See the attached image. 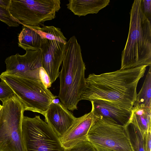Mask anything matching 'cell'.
<instances>
[{
  "label": "cell",
  "instance_id": "6da1fadb",
  "mask_svg": "<svg viewBox=\"0 0 151 151\" xmlns=\"http://www.w3.org/2000/svg\"><path fill=\"white\" fill-rule=\"evenodd\" d=\"M147 66L117 70L99 75L90 74L79 100L100 99L131 111L136 98L137 88Z\"/></svg>",
  "mask_w": 151,
  "mask_h": 151
},
{
  "label": "cell",
  "instance_id": "ffe728a7",
  "mask_svg": "<svg viewBox=\"0 0 151 151\" xmlns=\"http://www.w3.org/2000/svg\"><path fill=\"white\" fill-rule=\"evenodd\" d=\"M0 20L10 27H17L19 24L12 16L9 9L0 6Z\"/></svg>",
  "mask_w": 151,
  "mask_h": 151
},
{
  "label": "cell",
  "instance_id": "cb8c5ba5",
  "mask_svg": "<svg viewBox=\"0 0 151 151\" xmlns=\"http://www.w3.org/2000/svg\"><path fill=\"white\" fill-rule=\"evenodd\" d=\"M40 81L47 88L51 87L52 83L46 72L42 67L40 69Z\"/></svg>",
  "mask_w": 151,
  "mask_h": 151
},
{
  "label": "cell",
  "instance_id": "44dd1931",
  "mask_svg": "<svg viewBox=\"0 0 151 151\" xmlns=\"http://www.w3.org/2000/svg\"><path fill=\"white\" fill-rule=\"evenodd\" d=\"M15 95L10 87L4 81L0 82V100L5 101Z\"/></svg>",
  "mask_w": 151,
  "mask_h": 151
},
{
  "label": "cell",
  "instance_id": "4316f807",
  "mask_svg": "<svg viewBox=\"0 0 151 151\" xmlns=\"http://www.w3.org/2000/svg\"><path fill=\"white\" fill-rule=\"evenodd\" d=\"M93 146L96 151H114L108 148L99 146V145L93 144Z\"/></svg>",
  "mask_w": 151,
  "mask_h": 151
},
{
  "label": "cell",
  "instance_id": "7c38bea8",
  "mask_svg": "<svg viewBox=\"0 0 151 151\" xmlns=\"http://www.w3.org/2000/svg\"><path fill=\"white\" fill-rule=\"evenodd\" d=\"M91 102V109L99 118L107 122L124 127L129 123L131 111L106 100L96 99Z\"/></svg>",
  "mask_w": 151,
  "mask_h": 151
},
{
  "label": "cell",
  "instance_id": "8992f818",
  "mask_svg": "<svg viewBox=\"0 0 151 151\" xmlns=\"http://www.w3.org/2000/svg\"><path fill=\"white\" fill-rule=\"evenodd\" d=\"M60 4V0H11L9 9L19 24L27 27L43 26L45 22L55 18Z\"/></svg>",
  "mask_w": 151,
  "mask_h": 151
},
{
  "label": "cell",
  "instance_id": "2e32d148",
  "mask_svg": "<svg viewBox=\"0 0 151 151\" xmlns=\"http://www.w3.org/2000/svg\"><path fill=\"white\" fill-rule=\"evenodd\" d=\"M18 40V46L26 51L40 50L43 39L32 29L23 26Z\"/></svg>",
  "mask_w": 151,
  "mask_h": 151
},
{
  "label": "cell",
  "instance_id": "5b68a950",
  "mask_svg": "<svg viewBox=\"0 0 151 151\" xmlns=\"http://www.w3.org/2000/svg\"><path fill=\"white\" fill-rule=\"evenodd\" d=\"M0 111V151H26L22 131L24 107L15 94L2 102Z\"/></svg>",
  "mask_w": 151,
  "mask_h": 151
},
{
  "label": "cell",
  "instance_id": "3957f363",
  "mask_svg": "<svg viewBox=\"0 0 151 151\" xmlns=\"http://www.w3.org/2000/svg\"><path fill=\"white\" fill-rule=\"evenodd\" d=\"M81 50L75 36L65 44L61 70L60 72V90L58 97L71 111L77 109V105L86 86V65Z\"/></svg>",
  "mask_w": 151,
  "mask_h": 151
},
{
  "label": "cell",
  "instance_id": "8fae6325",
  "mask_svg": "<svg viewBox=\"0 0 151 151\" xmlns=\"http://www.w3.org/2000/svg\"><path fill=\"white\" fill-rule=\"evenodd\" d=\"M99 118L92 109L88 113L76 118L71 126L59 138L63 148H69L79 142L88 141V131Z\"/></svg>",
  "mask_w": 151,
  "mask_h": 151
},
{
  "label": "cell",
  "instance_id": "277c9868",
  "mask_svg": "<svg viewBox=\"0 0 151 151\" xmlns=\"http://www.w3.org/2000/svg\"><path fill=\"white\" fill-rule=\"evenodd\" d=\"M0 78L12 89L23 105L25 111L38 113L44 116L50 104L57 97L38 79L4 72L0 75Z\"/></svg>",
  "mask_w": 151,
  "mask_h": 151
},
{
  "label": "cell",
  "instance_id": "d6986e66",
  "mask_svg": "<svg viewBox=\"0 0 151 151\" xmlns=\"http://www.w3.org/2000/svg\"><path fill=\"white\" fill-rule=\"evenodd\" d=\"M149 67L142 87L137 94L134 104L151 108V66Z\"/></svg>",
  "mask_w": 151,
  "mask_h": 151
},
{
  "label": "cell",
  "instance_id": "30bf717a",
  "mask_svg": "<svg viewBox=\"0 0 151 151\" xmlns=\"http://www.w3.org/2000/svg\"><path fill=\"white\" fill-rule=\"evenodd\" d=\"M65 45L58 41L43 39L41 47L42 67L53 83L59 76V68L64 56Z\"/></svg>",
  "mask_w": 151,
  "mask_h": 151
},
{
  "label": "cell",
  "instance_id": "83f0119b",
  "mask_svg": "<svg viewBox=\"0 0 151 151\" xmlns=\"http://www.w3.org/2000/svg\"><path fill=\"white\" fill-rule=\"evenodd\" d=\"M2 106L0 104V111L2 108Z\"/></svg>",
  "mask_w": 151,
  "mask_h": 151
},
{
  "label": "cell",
  "instance_id": "484cf974",
  "mask_svg": "<svg viewBox=\"0 0 151 151\" xmlns=\"http://www.w3.org/2000/svg\"><path fill=\"white\" fill-rule=\"evenodd\" d=\"M11 0H0V6L4 8L9 9Z\"/></svg>",
  "mask_w": 151,
  "mask_h": 151
},
{
  "label": "cell",
  "instance_id": "7a4b0ae2",
  "mask_svg": "<svg viewBox=\"0 0 151 151\" xmlns=\"http://www.w3.org/2000/svg\"><path fill=\"white\" fill-rule=\"evenodd\" d=\"M128 35L122 51L120 69L151 66V21L144 14L142 0H135L130 12Z\"/></svg>",
  "mask_w": 151,
  "mask_h": 151
},
{
  "label": "cell",
  "instance_id": "603a6c76",
  "mask_svg": "<svg viewBox=\"0 0 151 151\" xmlns=\"http://www.w3.org/2000/svg\"><path fill=\"white\" fill-rule=\"evenodd\" d=\"M142 7L145 15L151 21V0H142Z\"/></svg>",
  "mask_w": 151,
  "mask_h": 151
},
{
  "label": "cell",
  "instance_id": "ac0fdd59",
  "mask_svg": "<svg viewBox=\"0 0 151 151\" xmlns=\"http://www.w3.org/2000/svg\"><path fill=\"white\" fill-rule=\"evenodd\" d=\"M28 27L36 32L42 39L56 41L65 45L66 43V38L59 28L53 26H45L42 27L35 26Z\"/></svg>",
  "mask_w": 151,
  "mask_h": 151
},
{
  "label": "cell",
  "instance_id": "7402d4cb",
  "mask_svg": "<svg viewBox=\"0 0 151 151\" xmlns=\"http://www.w3.org/2000/svg\"><path fill=\"white\" fill-rule=\"evenodd\" d=\"M65 151H96L92 144L88 141L79 142Z\"/></svg>",
  "mask_w": 151,
  "mask_h": 151
},
{
  "label": "cell",
  "instance_id": "ba28073f",
  "mask_svg": "<svg viewBox=\"0 0 151 151\" xmlns=\"http://www.w3.org/2000/svg\"><path fill=\"white\" fill-rule=\"evenodd\" d=\"M87 140L114 151H132L125 127L99 118L88 131Z\"/></svg>",
  "mask_w": 151,
  "mask_h": 151
},
{
  "label": "cell",
  "instance_id": "9a60e30c",
  "mask_svg": "<svg viewBox=\"0 0 151 151\" xmlns=\"http://www.w3.org/2000/svg\"><path fill=\"white\" fill-rule=\"evenodd\" d=\"M151 108L134 104L131 110L130 121L135 124L144 136L151 131Z\"/></svg>",
  "mask_w": 151,
  "mask_h": 151
},
{
  "label": "cell",
  "instance_id": "e0dca14e",
  "mask_svg": "<svg viewBox=\"0 0 151 151\" xmlns=\"http://www.w3.org/2000/svg\"><path fill=\"white\" fill-rule=\"evenodd\" d=\"M125 128L132 151H145L143 136L138 127L129 121Z\"/></svg>",
  "mask_w": 151,
  "mask_h": 151
},
{
  "label": "cell",
  "instance_id": "9c48e42d",
  "mask_svg": "<svg viewBox=\"0 0 151 151\" xmlns=\"http://www.w3.org/2000/svg\"><path fill=\"white\" fill-rule=\"evenodd\" d=\"M42 61L41 50H27L23 55L17 53L5 59L6 69L4 72L40 80V69L42 67Z\"/></svg>",
  "mask_w": 151,
  "mask_h": 151
},
{
  "label": "cell",
  "instance_id": "52a82bcc",
  "mask_svg": "<svg viewBox=\"0 0 151 151\" xmlns=\"http://www.w3.org/2000/svg\"><path fill=\"white\" fill-rule=\"evenodd\" d=\"M22 131L26 151H65L59 137L39 115L24 116Z\"/></svg>",
  "mask_w": 151,
  "mask_h": 151
},
{
  "label": "cell",
  "instance_id": "4fadbf2b",
  "mask_svg": "<svg viewBox=\"0 0 151 151\" xmlns=\"http://www.w3.org/2000/svg\"><path fill=\"white\" fill-rule=\"evenodd\" d=\"M45 122L60 138L71 126L76 119L61 102H52L44 116Z\"/></svg>",
  "mask_w": 151,
  "mask_h": 151
},
{
  "label": "cell",
  "instance_id": "5bb4252c",
  "mask_svg": "<svg viewBox=\"0 0 151 151\" xmlns=\"http://www.w3.org/2000/svg\"><path fill=\"white\" fill-rule=\"evenodd\" d=\"M67 8L79 17L97 13L108 5L109 0H69Z\"/></svg>",
  "mask_w": 151,
  "mask_h": 151
},
{
  "label": "cell",
  "instance_id": "d4e9b609",
  "mask_svg": "<svg viewBox=\"0 0 151 151\" xmlns=\"http://www.w3.org/2000/svg\"><path fill=\"white\" fill-rule=\"evenodd\" d=\"M151 131L146 132L143 136L145 151H151Z\"/></svg>",
  "mask_w": 151,
  "mask_h": 151
}]
</instances>
